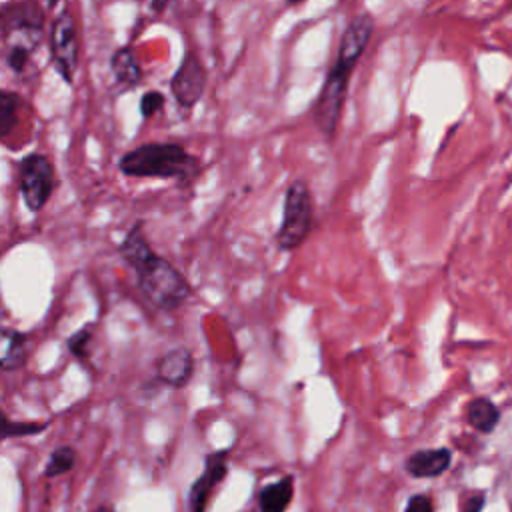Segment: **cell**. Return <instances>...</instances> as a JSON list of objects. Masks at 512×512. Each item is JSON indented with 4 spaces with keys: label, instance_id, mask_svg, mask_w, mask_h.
Here are the masks:
<instances>
[{
    "label": "cell",
    "instance_id": "3957f363",
    "mask_svg": "<svg viewBox=\"0 0 512 512\" xmlns=\"http://www.w3.org/2000/svg\"><path fill=\"white\" fill-rule=\"evenodd\" d=\"M198 160L180 144H144L120 160V170L140 178H192L198 174Z\"/></svg>",
    "mask_w": 512,
    "mask_h": 512
},
{
    "label": "cell",
    "instance_id": "cb8c5ba5",
    "mask_svg": "<svg viewBox=\"0 0 512 512\" xmlns=\"http://www.w3.org/2000/svg\"><path fill=\"white\" fill-rule=\"evenodd\" d=\"M96 512H114V510H110V508H108V506H100V508H98V510H96Z\"/></svg>",
    "mask_w": 512,
    "mask_h": 512
},
{
    "label": "cell",
    "instance_id": "8992f818",
    "mask_svg": "<svg viewBox=\"0 0 512 512\" xmlns=\"http://www.w3.org/2000/svg\"><path fill=\"white\" fill-rule=\"evenodd\" d=\"M54 188V168L42 154H30L20 164V190L30 210H40Z\"/></svg>",
    "mask_w": 512,
    "mask_h": 512
},
{
    "label": "cell",
    "instance_id": "7402d4cb",
    "mask_svg": "<svg viewBox=\"0 0 512 512\" xmlns=\"http://www.w3.org/2000/svg\"><path fill=\"white\" fill-rule=\"evenodd\" d=\"M162 104H164V96L160 94V92H148V94H144V98L140 100V112H142V116H152L154 112H158L160 108H162Z\"/></svg>",
    "mask_w": 512,
    "mask_h": 512
},
{
    "label": "cell",
    "instance_id": "5b68a950",
    "mask_svg": "<svg viewBox=\"0 0 512 512\" xmlns=\"http://www.w3.org/2000/svg\"><path fill=\"white\" fill-rule=\"evenodd\" d=\"M314 202L304 180H292L282 200V220L276 230V246L282 252H292L302 246L312 230Z\"/></svg>",
    "mask_w": 512,
    "mask_h": 512
},
{
    "label": "cell",
    "instance_id": "ffe728a7",
    "mask_svg": "<svg viewBox=\"0 0 512 512\" xmlns=\"http://www.w3.org/2000/svg\"><path fill=\"white\" fill-rule=\"evenodd\" d=\"M90 336H92V330L90 328H84L80 332H76L70 340H68V346L70 350L78 356V358H86V350H88V342H90Z\"/></svg>",
    "mask_w": 512,
    "mask_h": 512
},
{
    "label": "cell",
    "instance_id": "603a6c76",
    "mask_svg": "<svg viewBox=\"0 0 512 512\" xmlns=\"http://www.w3.org/2000/svg\"><path fill=\"white\" fill-rule=\"evenodd\" d=\"M290 6H298V4H302V2H306V0H286Z\"/></svg>",
    "mask_w": 512,
    "mask_h": 512
},
{
    "label": "cell",
    "instance_id": "484cf974",
    "mask_svg": "<svg viewBox=\"0 0 512 512\" xmlns=\"http://www.w3.org/2000/svg\"><path fill=\"white\" fill-rule=\"evenodd\" d=\"M56 2H58V0H50V6H54V4H56Z\"/></svg>",
    "mask_w": 512,
    "mask_h": 512
},
{
    "label": "cell",
    "instance_id": "5bb4252c",
    "mask_svg": "<svg viewBox=\"0 0 512 512\" xmlns=\"http://www.w3.org/2000/svg\"><path fill=\"white\" fill-rule=\"evenodd\" d=\"M26 358V340L20 332L0 326V368L14 370Z\"/></svg>",
    "mask_w": 512,
    "mask_h": 512
},
{
    "label": "cell",
    "instance_id": "277c9868",
    "mask_svg": "<svg viewBox=\"0 0 512 512\" xmlns=\"http://www.w3.org/2000/svg\"><path fill=\"white\" fill-rule=\"evenodd\" d=\"M0 32L8 48V64L20 72L42 36V12L34 0H14L0 8Z\"/></svg>",
    "mask_w": 512,
    "mask_h": 512
},
{
    "label": "cell",
    "instance_id": "ac0fdd59",
    "mask_svg": "<svg viewBox=\"0 0 512 512\" xmlns=\"http://www.w3.org/2000/svg\"><path fill=\"white\" fill-rule=\"evenodd\" d=\"M42 424H18V422H10L2 412H0V440L6 436H18V434H32L42 430Z\"/></svg>",
    "mask_w": 512,
    "mask_h": 512
},
{
    "label": "cell",
    "instance_id": "52a82bcc",
    "mask_svg": "<svg viewBox=\"0 0 512 512\" xmlns=\"http://www.w3.org/2000/svg\"><path fill=\"white\" fill-rule=\"evenodd\" d=\"M52 42V58L56 62L58 72L66 82H72L76 64H78V36H76V24L68 12L60 14L50 32Z\"/></svg>",
    "mask_w": 512,
    "mask_h": 512
},
{
    "label": "cell",
    "instance_id": "9c48e42d",
    "mask_svg": "<svg viewBox=\"0 0 512 512\" xmlns=\"http://www.w3.org/2000/svg\"><path fill=\"white\" fill-rule=\"evenodd\" d=\"M226 474H228V452L218 450L208 454L204 460V472L196 478V482L190 488V496H188L190 512H206V506L214 488L226 478Z\"/></svg>",
    "mask_w": 512,
    "mask_h": 512
},
{
    "label": "cell",
    "instance_id": "7a4b0ae2",
    "mask_svg": "<svg viewBox=\"0 0 512 512\" xmlns=\"http://www.w3.org/2000/svg\"><path fill=\"white\" fill-rule=\"evenodd\" d=\"M120 252L136 270L142 294L156 308L174 310L188 300L192 292L190 284L168 260L156 256L150 250L140 226L128 232L120 246Z\"/></svg>",
    "mask_w": 512,
    "mask_h": 512
},
{
    "label": "cell",
    "instance_id": "8fae6325",
    "mask_svg": "<svg viewBox=\"0 0 512 512\" xmlns=\"http://www.w3.org/2000/svg\"><path fill=\"white\" fill-rule=\"evenodd\" d=\"M194 370L192 354L186 348H174L168 350L158 362H156V374L158 378L174 388L184 386Z\"/></svg>",
    "mask_w": 512,
    "mask_h": 512
},
{
    "label": "cell",
    "instance_id": "ba28073f",
    "mask_svg": "<svg viewBox=\"0 0 512 512\" xmlns=\"http://www.w3.org/2000/svg\"><path fill=\"white\" fill-rule=\"evenodd\" d=\"M206 68L194 52H188L172 76L170 88L176 102L184 108H192L206 90Z\"/></svg>",
    "mask_w": 512,
    "mask_h": 512
},
{
    "label": "cell",
    "instance_id": "d6986e66",
    "mask_svg": "<svg viewBox=\"0 0 512 512\" xmlns=\"http://www.w3.org/2000/svg\"><path fill=\"white\" fill-rule=\"evenodd\" d=\"M486 506V492L484 490H472L462 500L460 512H482Z\"/></svg>",
    "mask_w": 512,
    "mask_h": 512
},
{
    "label": "cell",
    "instance_id": "e0dca14e",
    "mask_svg": "<svg viewBox=\"0 0 512 512\" xmlns=\"http://www.w3.org/2000/svg\"><path fill=\"white\" fill-rule=\"evenodd\" d=\"M74 460H76V454L72 448L68 446H60L52 452L50 460H48V466H46V476H60L64 472H68L72 466H74Z\"/></svg>",
    "mask_w": 512,
    "mask_h": 512
},
{
    "label": "cell",
    "instance_id": "6da1fadb",
    "mask_svg": "<svg viewBox=\"0 0 512 512\" xmlns=\"http://www.w3.org/2000/svg\"><path fill=\"white\" fill-rule=\"evenodd\" d=\"M374 18L368 12L356 14L344 26V32L338 42V52L332 68L326 74V80L318 92V98L312 106V118L320 134L328 140L336 134L342 110L346 104V94L350 86V76L364 54L368 42L374 34Z\"/></svg>",
    "mask_w": 512,
    "mask_h": 512
},
{
    "label": "cell",
    "instance_id": "4fadbf2b",
    "mask_svg": "<svg viewBox=\"0 0 512 512\" xmlns=\"http://www.w3.org/2000/svg\"><path fill=\"white\" fill-rule=\"evenodd\" d=\"M500 408L486 396H476L466 404L464 420L470 428H474L480 434H490L496 430L500 422Z\"/></svg>",
    "mask_w": 512,
    "mask_h": 512
},
{
    "label": "cell",
    "instance_id": "9a60e30c",
    "mask_svg": "<svg viewBox=\"0 0 512 512\" xmlns=\"http://www.w3.org/2000/svg\"><path fill=\"white\" fill-rule=\"evenodd\" d=\"M110 64H112L114 78H116L120 84H124V86H136V84L140 82L142 70H140L138 62H136L134 52H132L128 46L116 50L114 56H112V60H110Z\"/></svg>",
    "mask_w": 512,
    "mask_h": 512
},
{
    "label": "cell",
    "instance_id": "7c38bea8",
    "mask_svg": "<svg viewBox=\"0 0 512 512\" xmlns=\"http://www.w3.org/2000/svg\"><path fill=\"white\" fill-rule=\"evenodd\" d=\"M294 498V478L290 474L268 482L258 492L260 512H286Z\"/></svg>",
    "mask_w": 512,
    "mask_h": 512
},
{
    "label": "cell",
    "instance_id": "44dd1931",
    "mask_svg": "<svg viewBox=\"0 0 512 512\" xmlns=\"http://www.w3.org/2000/svg\"><path fill=\"white\" fill-rule=\"evenodd\" d=\"M404 512H434L432 498L428 494H412L404 506Z\"/></svg>",
    "mask_w": 512,
    "mask_h": 512
},
{
    "label": "cell",
    "instance_id": "d4e9b609",
    "mask_svg": "<svg viewBox=\"0 0 512 512\" xmlns=\"http://www.w3.org/2000/svg\"><path fill=\"white\" fill-rule=\"evenodd\" d=\"M0 316H4V306H2V300H0Z\"/></svg>",
    "mask_w": 512,
    "mask_h": 512
},
{
    "label": "cell",
    "instance_id": "30bf717a",
    "mask_svg": "<svg viewBox=\"0 0 512 512\" xmlns=\"http://www.w3.org/2000/svg\"><path fill=\"white\" fill-rule=\"evenodd\" d=\"M450 466H452V450L446 446L416 450L404 462V470L412 478H436L444 474Z\"/></svg>",
    "mask_w": 512,
    "mask_h": 512
},
{
    "label": "cell",
    "instance_id": "2e32d148",
    "mask_svg": "<svg viewBox=\"0 0 512 512\" xmlns=\"http://www.w3.org/2000/svg\"><path fill=\"white\" fill-rule=\"evenodd\" d=\"M20 98L12 92L0 90V138L8 136L18 122Z\"/></svg>",
    "mask_w": 512,
    "mask_h": 512
}]
</instances>
